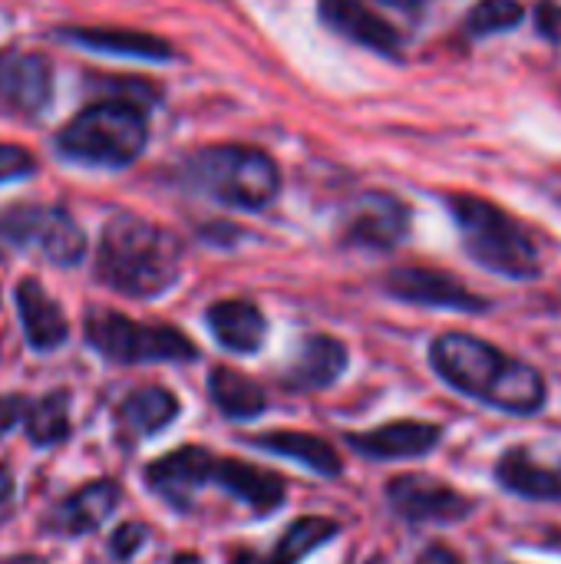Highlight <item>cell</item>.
I'll return each instance as SVG.
<instances>
[{"mask_svg":"<svg viewBox=\"0 0 561 564\" xmlns=\"http://www.w3.org/2000/svg\"><path fill=\"white\" fill-rule=\"evenodd\" d=\"M430 364L446 387L499 413L536 416L549 403L546 377L532 364L516 360L473 334H440L430 344Z\"/></svg>","mask_w":561,"mask_h":564,"instance_id":"1","label":"cell"},{"mask_svg":"<svg viewBox=\"0 0 561 564\" xmlns=\"http://www.w3.org/2000/svg\"><path fill=\"white\" fill-rule=\"evenodd\" d=\"M96 278L126 297H159L182 278V241L139 215L119 212L103 228Z\"/></svg>","mask_w":561,"mask_h":564,"instance_id":"2","label":"cell"},{"mask_svg":"<svg viewBox=\"0 0 561 564\" xmlns=\"http://www.w3.org/2000/svg\"><path fill=\"white\" fill-rule=\"evenodd\" d=\"M149 142L145 112L129 99H106L93 102L76 112L56 135V149L86 165H109L122 169L142 155Z\"/></svg>","mask_w":561,"mask_h":564,"instance_id":"3","label":"cell"},{"mask_svg":"<svg viewBox=\"0 0 561 564\" xmlns=\"http://www.w3.org/2000/svg\"><path fill=\"white\" fill-rule=\"evenodd\" d=\"M450 208L473 261L513 281L539 278V248L509 212L476 195H453Z\"/></svg>","mask_w":561,"mask_h":564,"instance_id":"4","label":"cell"},{"mask_svg":"<svg viewBox=\"0 0 561 564\" xmlns=\"http://www.w3.org/2000/svg\"><path fill=\"white\" fill-rule=\"evenodd\" d=\"M188 182L212 198L258 212L281 188L278 162L255 145H212L188 159Z\"/></svg>","mask_w":561,"mask_h":564,"instance_id":"5","label":"cell"},{"mask_svg":"<svg viewBox=\"0 0 561 564\" xmlns=\"http://www.w3.org/2000/svg\"><path fill=\"white\" fill-rule=\"evenodd\" d=\"M86 344L112 364H192L198 347L175 327L139 324L116 311L86 314Z\"/></svg>","mask_w":561,"mask_h":564,"instance_id":"6","label":"cell"},{"mask_svg":"<svg viewBox=\"0 0 561 564\" xmlns=\"http://www.w3.org/2000/svg\"><path fill=\"white\" fill-rule=\"evenodd\" d=\"M0 235L17 248H33L53 264H76L86 254V235L63 208L20 205L0 218Z\"/></svg>","mask_w":561,"mask_h":564,"instance_id":"7","label":"cell"},{"mask_svg":"<svg viewBox=\"0 0 561 564\" xmlns=\"http://www.w3.org/2000/svg\"><path fill=\"white\" fill-rule=\"evenodd\" d=\"M387 502L393 516H400L410 525H453L466 522L476 509V502L463 496L456 486L427 473H403L390 479Z\"/></svg>","mask_w":561,"mask_h":564,"instance_id":"8","label":"cell"},{"mask_svg":"<svg viewBox=\"0 0 561 564\" xmlns=\"http://www.w3.org/2000/svg\"><path fill=\"white\" fill-rule=\"evenodd\" d=\"M387 294L407 301V304H420V307H443V311H463V314H479L489 311V301L473 294L463 281H456L446 271H433V268H397L387 274L384 281Z\"/></svg>","mask_w":561,"mask_h":564,"instance_id":"9","label":"cell"},{"mask_svg":"<svg viewBox=\"0 0 561 564\" xmlns=\"http://www.w3.org/2000/svg\"><path fill=\"white\" fill-rule=\"evenodd\" d=\"M215 459L208 449L202 446H182L175 453H165L159 456L155 463H149L145 469V486L162 499L169 502L172 509L179 512H188L195 496L212 482V473H215Z\"/></svg>","mask_w":561,"mask_h":564,"instance_id":"10","label":"cell"},{"mask_svg":"<svg viewBox=\"0 0 561 564\" xmlns=\"http://www.w3.org/2000/svg\"><path fill=\"white\" fill-rule=\"evenodd\" d=\"M344 440L357 456L374 459V463L423 459L440 446L443 426L423 423V420H397V423H384V426L367 430V433H347Z\"/></svg>","mask_w":561,"mask_h":564,"instance_id":"11","label":"cell"},{"mask_svg":"<svg viewBox=\"0 0 561 564\" xmlns=\"http://www.w3.org/2000/svg\"><path fill=\"white\" fill-rule=\"evenodd\" d=\"M496 482L532 502H561V453L546 459L529 446H513L496 459Z\"/></svg>","mask_w":561,"mask_h":564,"instance_id":"12","label":"cell"},{"mask_svg":"<svg viewBox=\"0 0 561 564\" xmlns=\"http://www.w3.org/2000/svg\"><path fill=\"white\" fill-rule=\"evenodd\" d=\"M407 231H410V208L387 192L364 195L347 218V241L374 251H390L407 238Z\"/></svg>","mask_w":561,"mask_h":564,"instance_id":"13","label":"cell"},{"mask_svg":"<svg viewBox=\"0 0 561 564\" xmlns=\"http://www.w3.org/2000/svg\"><path fill=\"white\" fill-rule=\"evenodd\" d=\"M212 486H218L222 492H228L235 502H241L245 509H251L258 519L278 512L288 502V486L278 473L241 463V459H215V473H212Z\"/></svg>","mask_w":561,"mask_h":564,"instance_id":"14","label":"cell"},{"mask_svg":"<svg viewBox=\"0 0 561 564\" xmlns=\"http://www.w3.org/2000/svg\"><path fill=\"white\" fill-rule=\"evenodd\" d=\"M53 96V66L40 53H10L0 59V99L23 112L36 116Z\"/></svg>","mask_w":561,"mask_h":564,"instance_id":"15","label":"cell"},{"mask_svg":"<svg viewBox=\"0 0 561 564\" xmlns=\"http://www.w3.org/2000/svg\"><path fill=\"white\" fill-rule=\"evenodd\" d=\"M350 364V354L347 347L331 337V334H308L291 360V367L284 370V387L288 390H301V393H311V390H327L334 387L344 370Z\"/></svg>","mask_w":561,"mask_h":564,"instance_id":"16","label":"cell"},{"mask_svg":"<svg viewBox=\"0 0 561 564\" xmlns=\"http://www.w3.org/2000/svg\"><path fill=\"white\" fill-rule=\"evenodd\" d=\"M317 17L327 30H334L367 50H377L387 56H393L400 50V33L360 0H321Z\"/></svg>","mask_w":561,"mask_h":564,"instance_id":"17","label":"cell"},{"mask_svg":"<svg viewBox=\"0 0 561 564\" xmlns=\"http://www.w3.org/2000/svg\"><path fill=\"white\" fill-rule=\"evenodd\" d=\"M341 525L334 519H321V516H304L294 525H288L281 532V539L274 542L271 552H251V549H238L228 564H301L311 558L317 549H324L331 539H337Z\"/></svg>","mask_w":561,"mask_h":564,"instance_id":"18","label":"cell"},{"mask_svg":"<svg viewBox=\"0 0 561 564\" xmlns=\"http://www.w3.org/2000/svg\"><path fill=\"white\" fill-rule=\"evenodd\" d=\"M17 311H20V324L26 334V344L33 350H56L66 344L69 337V324L60 311V304L46 294V288L33 278H23L17 284Z\"/></svg>","mask_w":561,"mask_h":564,"instance_id":"19","label":"cell"},{"mask_svg":"<svg viewBox=\"0 0 561 564\" xmlns=\"http://www.w3.org/2000/svg\"><path fill=\"white\" fill-rule=\"evenodd\" d=\"M248 446L261 449V453H271V456H284V459H294L298 466L311 469L314 476L321 479H341L344 476V459L341 453L314 436V433H294V430H271V433H258L248 440Z\"/></svg>","mask_w":561,"mask_h":564,"instance_id":"20","label":"cell"},{"mask_svg":"<svg viewBox=\"0 0 561 564\" xmlns=\"http://www.w3.org/2000/svg\"><path fill=\"white\" fill-rule=\"evenodd\" d=\"M212 337L231 354H258L268 337V321L251 301H218L205 311Z\"/></svg>","mask_w":561,"mask_h":564,"instance_id":"21","label":"cell"},{"mask_svg":"<svg viewBox=\"0 0 561 564\" xmlns=\"http://www.w3.org/2000/svg\"><path fill=\"white\" fill-rule=\"evenodd\" d=\"M119 499H122V492L112 479H96L60 502V509L53 516V529L63 535H89L116 512Z\"/></svg>","mask_w":561,"mask_h":564,"instance_id":"22","label":"cell"},{"mask_svg":"<svg viewBox=\"0 0 561 564\" xmlns=\"http://www.w3.org/2000/svg\"><path fill=\"white\" fill-rule=\"evenodd\" d=\"M179 420V400L165 387H142L119 406V433L132 443L169 430Z\"/></svg>","mask_w":561,"mask_h":564,"instance_id":"23","label":"cell"},{"mask_svg":"<svg viewBox=\"0 0 561 564\" xmlns=\"http://www.w3.org/2000/svg\"><path fill=\"white\" fill-rule=\"evenodd\" d=\"M63 40L79 43L96 53L112 56H139V59H172V46L162 36L142 33V30H116V26H73L60 30Z\"/></svg>","mask_w":561,"mask_h":564,"instance_id":"24","label":"cell"},{"mask_svg":"<svg viewBox=\"0 0 561 564\" xmlns=\"http://www.w3.org/2000/svg\"><path fill=\"white\" fill-rule=\"evenodd\" d=\"M208 397L225 420H238V423L258 420L268 410V393L261 390V383H255L251 377L231 367H215L208 373Z\"/></svg>","mask_w":561,"mask_h":564,"instance_id":"25","label":"cell"},{"mask_svg":"<svg viewBox=\"0 0 561 564\" xmlns=\"http://www.w3.org/2000/svg\"><path fill=\"white\" fill-rule=\"evenodd\" d=\"M23 430L33 446H56L69 436V397L63 390L30 403Z\"/></svg>","mask_w":561,"mask_h":564,"instance_id":"26","label":"cell"},{"mask_svg":"<svg viewBox=\"0 0 561 564\" xmlns=\"http://www.w3.org/2000/svg\"><path fill=\"white\" fill-rule=\"evenodd\" d=\"M522 17H526V10H522L519 0H483L479 7L470 10L466 30H470L473 36H489V33L519 26Z\"/></svg>","mask_w":561,"mask_h":564,"instance_id":"27","label":"cell"},{"mask_svg":"<svg viewBox=\"0 0 561 564\" xmlns=\"http://www.w3.org/2000/svg\"><path fill=\"white\" fill-rule=\"evenodd\" d=\"M145 542H149V529L142 522H122L109 539V552L116 562H129L142 552Z\"/></svg>","mask_w":561,"mask_h":564,"instance_id":"28","label":"cell"},{"mask_svg":"<svg viewBox=\"0 0 561 564\" xmlns=\"http://www.w3.org/2000/svg\"><path fill=\"white\" fill-rule=\"evenodd\" d=\"M33 169H36V159H33L23 145H7V142H0V182L30 175Z\"/></svg>","mask_w":561,"mask_h":564,"instance_id":"29","label":"cell"},{"mask_svg":"<svg viewBox=\"0 0 561 564\" xmlns=\"http://www.w3.org/2000/svg\"><path fill=\"white\" fill-rule=\"evenodd\" d=\"M26 413H30V400L26 397H17V393L0 397V433H7L17 423H23Z\"/></svg>","mask_w":561,"mask_h":564,"instance_id":"30","label":"cell"},{"mask_svg":"<svg viewBox=\"0 0 561 564\" xmlns=\"http://www.w3.org/2000/svg\"><path fill=\"white\" fill-rule=\"evenodd\" d=\"M536 23H539L542 36H549L552 43H561V7L555 0H539Z\"/></svg>","mask_w":561,"mask_h":564,"instance_id":"31","label":"cell"},{"mask_svg":"<svg viewBox=\"0 0 561 564\" xmlns=\"http://www.w3.org/2000/svg\"><path fill=\"white\" fill-rule=\"evenodd\" d=\"M413 564H466V562H463V555H460V552H453L450 545L433 542V545H427V549L417 555V562Z\"/></svg>","mask_w":561,"mask_h":564,"instance_id":"32","label":"cell"},{"mask_svg":"<svg viewBox=\"0 0 561 564\" xmlns=\"http://www.w3.org/2000/svg\"><path fill=\"white\" fill-rule=\"evenodd\" d=\"M172 564H205V562H202L195 552H182V555H175V558H172Z\"/></svg>","mask_w":561,"mask_h":564,"instance_id":"33","label":"cell"},{"mask_svg":"<svg viewBox=\"0 0 561 564\" xmlns=\"http://www.w3.org/2000/svg\"><path fill=\"white\" fill-rule=\"evenodd\" d=\"M0 564H46L43 558H36V555H17V558H7V562Z\"/></svg>","mask_w":561,"mask_h":564,"instance_id":"34","label":"cell"},{"mask_svg":"<svg viewBox=\"0 0 561 564\" xmlns=\"http://www.w3.org/2000/svg\"><path fill=\"white\" fill-rule=\"evenodd\" d=\"M384 3H390V7H407V10H413V7H423V3H430V0H384Z\"/></svg>","mask_w":561,"mask_h":564,"instance_id":"35","label":"cell"},{"mask_svg":"<svg viewBox=\"0 0 561 564\" xmlns=\"http://www.w3.org/2000/svg\"><path fill=\"white\" fill-rule=\"evenodd\" d=\"M549 549H561V532L559 535H552V545H549Z\"/></svg>","mask_w":561,"mask_h":564,"instance_id":"36","label":"cell"}]
</instances>
